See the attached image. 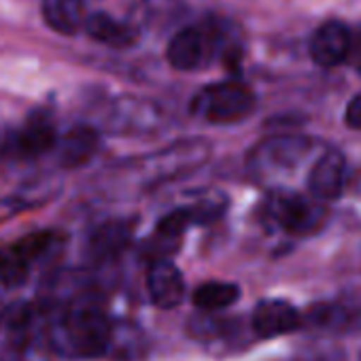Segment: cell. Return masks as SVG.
Segmentation results:
<instances>
[{
    "instance_id": "cell-12",
    "label": "cell",
    "mask_w": 361,
    "mask_h": 361,
    "mask_svg": "<svg viewBox=\"0 0 361 361\" xmlns=\"http://www.w3.org/2000/svg\"><path fill=\"white\" fill-rule=\"evenodd\" d=\"M43 20L45 24L64 37L77 35L85 26V9L81 0H43Z\"/></svg>"
},
{
    "instance_id": "cell-9",
    "label": "cell",
    "mask_w": 361,
    "mask_h": 361,
    "mask_svg": "<svg viewBox=\"0 0 361 361\" xmlns=\"http://www.w3.org/2000/svg\"><path fill=\"white\" fill-rule=\"evenodd\" d=\"M207 51H209V39L204 37V32L198 28H183L168 43L166 58L172 68L188 73V71H196L204 62Z\"/></svg>"
},
{
    "instance_id": "cell-17",
    "label": "cell",
    "mask_w": 361,
    "mask_h": 361,
    "mask_svg": "<svg viewBox=\"0 0 361 361\" xmlns=\"http://www.w3.org/2000/svg\"><path fill=\"white\" fill-rule=\"evenodd\" d=\"M30 272V259L24 257L18 249H11L0 255V281L9 287L22 285L28 279Z\"/></svg>"
},
{
    "instance_id": "cell-7",
    "label": "cell",
    "mask_w": 361,
    "mask_h": 361,
    "mask_svg": "<svg viewBox=\"0 0 361 361\" xmlns=\"http://www.w3.org/2000/svg\"><path fill=\"white\" fill-rule=\"evenodd\" d=\"M147 289L155 306L168 310L183 302L185 283L180 270L168 259H155L147 274Z\"/></svg>"
},
{
    "instance_id": "cell-5",
    "label": "cell",
    "mask_w": 361,
    "mask_h": 361,
    "mask_svg": "<svg viewBox=\"0 0 361 361\" xmlns=\"http://www.w3.org/2000/svg\"><path fill=\"white\" fill-rule=\"evenodd\" d=\"M161 109L145 98L126 96L115 102L109 126L119 134H149L161 123Z\"/></svg>"
},
{
    "instance_id": "cell-2",
    "label": "cell",
    "mask_w": 361,
    "mask_h": 361,
    "mask_svg": "<svg viewBox=\"0 0 361 361\" xmlns=\"http://www.w3.org/2000/svg\"><path fill=\"white\" fill-rule=\"evenodd\" d=\"M255 109L253 92L240 81H224L204 87L192 102V113L209 123H234Z\"/></svg>"
},
{
    "instance_id": "cell-10",
    "label": "cell",
    "mask_w": 361,
    "mask_h": 361,
    "mask_svg": "<svg viewBox=\"0 0 361 361\" xmlns=\"http://www.w3.org/2000/svg\"><path fill=\"white\" fill-rule=\"evenodd\" d=\"M300 327L298 310L283 300H264L253 310V329L262 338H274Z\"/></svg>"
},
{
    "instance_id": "cell-18",
    "label": "cell",
    "mask_w": 361,
    "mask_h": 361,
    "mask_svg": "<svg viewBox=\"0 0 361 361\" xmlns=\"http://www.w3.org/2000/svg\"><path fill=\"white\" fill-rule=\"evenodd\" d=\"M194 224V217L190 213V209H176L172 213H168L166 217L159 219L157 224V230L155 234L159 236H166V238H174V240H180V236H183V232Z\"/></svg>"
},
{
    "instance_id": "cell-15",
    "label": "cell",
    "mask_w": 361,
    "mask_h": 361,
    "mask_svg": "<svg viewBox=\"0 0 361 361\" xmlns=\"http://www.w3.org/2000/svg\"><path fill=\"white\" fill-rule=\"evenodd\" d=\"M132 238V224L106 221L90 238V253L96 259H111L119 255Z\"/></svg>"
},
{
    "instance_id": "cell-1",
    "label": "cell",
    "mask_w": 361,
    "mask_h": 361,
    "mask_svg": "<svg viewBox=\"0 0 361 361\" xmlns=\"http://www.w3.org/2000/svg\"><path fill=\"white\" fill-rule=\"evenodd\" d=\"M64 353L79 357L102 355L113 338L106 317L96 308H77L62 317L54 334Z\"/></svg>"
},
{
    "instance_id": "cell-4",
    "label": "cell",
    "mask_w": 361,
    "mask_h": 361,
    "mask_svg": "<svg viewBox=\"0 0 361 361\" xmlns=\"http://www.w3.org/2000/svg\"><path fill=\"white\" fill-rule=\"evenodd\" d=\"M264 219L289 234L302 236L323 226L325 209L291 192H272L264 202Z\"/></svg>"
},
{
    "instance_id": "cell-11",
    "label": "cell",
    "mask_w": 361,
    "mask_h": 361,
    "mask_svg": "<svg viewBox=\"0 0 361 361\" xmlns=\"http://www.w3.org/2000/svg\"><path fill=\"white\" fill-rule=\"evenodd\" d=\"M100 147V136L90 126L73 128L60 140V164L64 168H79L87 164Z\"/></svg>"
},
{
    "instance_id": "cell-6",
    "label": "cell",
    "mask_w": 361,
    "mask_h": 361,
    "mask_svg": "<svg viewBox=\"0 0 361 361\" xmlns=\"http://www.w3.org/2000/svg\"><path fill=\"white\" fill-rule=\"evenodd\" d=\"M353 51V37L340 22H325L310 39V58L323 68L338 66Z\"/></svg>"
},
{
    "instance_id": "cell-3",
    "label": "cell",
    "mask_w": 361,
    "mask_h": 361,
    "mask_svg": "<svg viewBox=\"0 0 361 361\" xmlns=\"http://www.w3.org/2000/svg\"><path fill=\"white\" fill-rule=\"evenodd\" d=\"M310 151H312V142L306 136L268 138L251 151L247 166L255 178L272 180L293 172Z\"/></svg>"
},
{
    "instance_id": "cell-8",
    "label": "cell",
    "mask_w": 361,
    "mask_h": 361,
    "mask_svg": "<svg viewBox=\"0 0 361 361\" xmlns=\"http://www.w3.org/2000/svg\"><path fill=\"white\" fill-rule=\"evenodd\" d=\"M344 172L346 170H344L342 153L334 149L323 153L310 168V176H308L310 194L321 202L336 200L344 190Z\"/></svg>"
},
{
    "instance_id": "cell-14",
    "label": "cell",
    "mask_w": 361,
    "mask_h": 361,
    "mask_svg": "<svg viewBox=\"0 0 361 361\" xmlns=\"http://www.w3.org/2000/svg\"><path fill=\"white\" fill-rule=\"evenodd\" d=\"M58 142L56 128L47 119H30L13 138V153L20 157H39Z\"/></svg>"
},
{
    "instance_id": "cell-19",
    "label": "cell",
    "mask_w": 361,
    "mask_h": 361,
    "mask_svg": "<svg viewBox=\"0 0 361 361\" xmlns=\"http://www.w3.org/2000/svg\"><path fill=\"white\" fill-rule=\"evenodd\" d=\"M344 121L348 128L353 130H361V94H357L348 106H346V113H344Z\"/></svg>"
},
{
    "instance_id": "cell-20",
    "label": "cell",
    "mask_w": 361,
    "mask_h": 361,
    "mask_svg": "<svg viewBox=\"0 0 361 361\" xmlns=\"http://www.w3.org/2000/svg\"><path fill=\"white\" fill-rule=\"evenodd\" d=\"M5 319V304H3V300H0V321Z\"/></svg>"
},
{
    "instance_id": "cell-13",
    "label": "cell",
    "mask_w": 361,
    "mask_h": 361,
    "mask_svg": "<svg viewBox=\"0 0 361 361\" xmlns=\"http://www.w3.org/2000/svg\"><path fill=\"white\" fill-rule=\"evenodd\" d=\"M83 28L94 41L109 45V47H115V49H123V47H130L136 43V30L134 28H130L123 22H117L115 18H111L109 13H102V11L87 16Z\"/></svg>"
},
{
    "instance_id": "cell-16",
    "label": "cell",
    "mask_w": 361,
    "mask_h": 361,
    "mask_svg": "<svg viewBox=\"0 0 361 361\" xmlns=\"http://www.w3.org/2000/svg\"><path fill=\"white\" fill-rule=\"evenodd\" d=\"M240 295V289L234 283L211 281L200 285L194 291V304L202 310H221L232 306Z\"/></svg>"
}]
</instances>
